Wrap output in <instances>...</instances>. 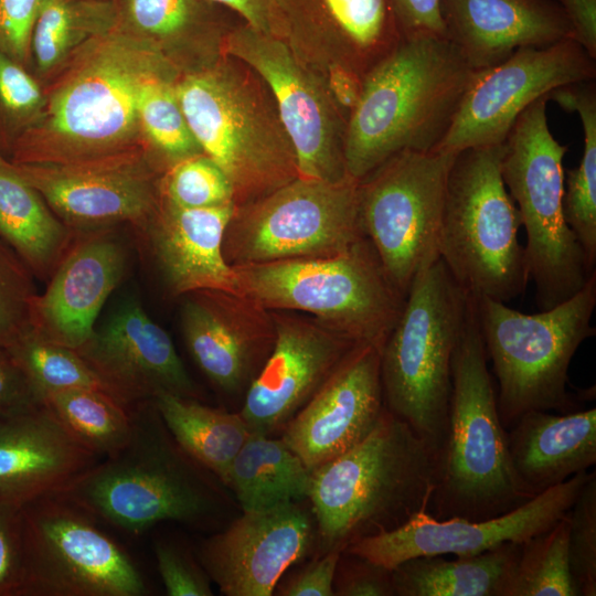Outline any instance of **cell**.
<instances>
[{"mask_svg":"<svg viewBox=\"0 0 596 596\" xmlns=\"http://www.w3.org/2000/svg\"><path fill=\"white\" fill-rule=\"evenodd\" d=\"M173 71L179 73L118 26L93 39L44 86L43 110L9 160L68 162L145 146L138 115L142 86Z\"/></svg>","mask_w":596,"mask_h":596,"instance_id":"cell-1","label":"cell"},{"mask_svg":"<svg viewBox=\"0 0 596 596\" xmlns=\"http://www.w3.org/2000/svg\"><path fill=\"white\" fill-rule=\"evenodd\" d=\"M476 70L445 36H405L362 79L347 123L349 177L363 180L403 151L439 149Z\"/></svg>","mask_w":596,"mask_h":596,"instance_id":"cell-2","label":"cell"},{"mask_svg":"<svg viewBox=\"0 0 596 596\" xmlns=\"http://www.w3.org/2000/svg\"><path fill=\"white\" fill-rule=\"evenodd\" d=\"M437 466L436 453L385 408L362 441L311 472L308 499L323 552L344 551L427 511Z\"/></svg>","mask_w":596,"mask_h":596,"instance_id":"cell-3","label":"cell"},{"mask_svg":"<svg viewBox=\"0 0 596 596\" xmlns=\"http://www.w3.org/2000/svg\"><path fill=\"white\" fill-rule=\"evenodd\" d=\"M533 497L512 466L476 298L469 295L466 322L451 360L447 437L427 512L438 520L481 521L507 513Z\"/></svg>","mask_w":596,"mask_h":596,"instance_id":"cell-4","label":"cell"},{"mask_svg":"<svg viewBox=\"0 0 596 596\" xmlns=\"http://www.w3.org/2000/svg\"><path fill=\"white\" fill-rule=\"evenodd\" d=\"M130 412L128 443L58 493L131 534L163 521L209 523L221 503L210 472L177 443L151 401Z\"/></svg>","mask_w":596,"mask_h":596,"instance_id":"cell-5","label":"cell"},{"mask_svg":"<svg viewBox=\"0 0 596 596\" xmlns=\"http://www.w3.org/2000/svg\"><path fill=\"white\" fill-rule=\"evenodd\" d=\"M175 93L203 153L226 175L235 206L299 177L275 99L246 64L223 54L209 66L180 74Z\"/></svg>","mask_w":596,"mask_h":596,"instance_id":"cell-6","label":"cell"},{"mask_svg":"<svg viewBox=\"0 0 596 596\" xmlns=\"http://www.w3.org/2000/svg\"><path fill=\"white\" fill-rule=\"evenodd\" d=\"M469 294L439 258L416 276L381 349L385 408L439 457L447 437L451 360Z\"/></svg>","mask_w":596,"mask_h":596,"instance_id":"cell-7","label":"cell"},{"mask_svg":"<svg viewBox=\"0 0 596 596\" xmlns=\"http://www.w3.org/2000/svg\"><path fill=\"white\" fill-rule=\"evenodd\" d=\"M232 267L237 291L265 308L311 316L380 349L405 301L366 237L334 256Z\"/></svg>","mask_w":596,"mask_h":596,"instance_id":"cell-8","label":"cell"},{"mask_svg":"<svg viewBox=\"0 0 596 596\" xmlns=\"http://www.w3.org/2000/svg\"><path fill=\"white\" fill-rule=\"evenodd\" d=\"M475 298L486 353L498 380L503 426L511 427L531 409L576 411L567 392L568 368L579 345L595 334L596 273L572 297L533 315L488 297Z\"/></svg>","mask_w":596,"mask_h":596,"instance_id":"cell-9","label":"cell"},{"mask_svg":"<svg viewBox=\"0 0 596 596\" xmlns=\"http://www.w3.org/2000/svg\"><path fill=\"white\" fill-rule=\"evenodd\" d=\"M502 143L455 153L445 191L439 257L475 297L509 302L530 280L519 211L500 169Z\"/></svg>","mask_w":596,"mask_h":596,"instance_id":"cell-10","label":"cell"},{"mask_svg":"<svg viewBox=\"0 0 596 596\" xmlns=\"http://www.w3.org/2000/svg\"><path fill=\"white\" fill-rule=\"evenodd\" d=\"M547 95L528 106L502 142L501 175L526 233L524 256L541 310L577 292L595 273L563 213L567 146L552 135Z\"/></svg>","mask_w":596,"mask_h":596,"instance_id":"cell-11","label":"cell"},{"mask_svg":"<svg viewBox=\"0 0 596 596\" xmlns=\"http://www.w3.org/2000/svg\"><path fill=\"white\" fill-rule=\"evenodd\" d=\"M366 237L359 181L298 177L272 193L235 206L223 236L231 266L328 257Z\"/></svg>","mask_w":596,"mask_h":596,"instance_id":"cell-12","label":"cell"},{"mask_svg":"<svg viewBox=\"0 0 596 596\" xmlns=\"http://www.w3.org/2000/svg\"><path fill=\"white\" fill-rule=\"evenodd\" d=\"M60 493L21 509L22 583L30 596H143L148 587L128 554Z\"/></svg>","mask_w":596,"mask_h":596,"instance_id":"cell-13","label":"cell"},{"mask_svg":"<svg viewBox=\"0 0 596 596\" xmlns=\"http://www.w3.org/2000/svg\"><path fill=\"white\" fill-rule=\"evenodd\" d=\"M455 153L400 152L359 182L363 232L387 276L406 294L439 259L446 180Z\"/></svg>","mask_w":596,"mask_h":596,"instance_id":"cell-14","label":"cell"},{"mask_svg":"<svg viewBox=\"0 0 596 596\" xmlns=\"http://www.w3.org/2000/svg\"><path fill=\"white\" fill-rule=\"evenodd\" d=\"M223 51L252 68L269 88L294 145L299 177L324 181L348 177V116L333 100L323 75L300 60L284 40L242 20L228 31Z\"/></svg>","mask_w":596,"mask_h":596,"instance_id":"cell-15","label":"cell"},{"mask_svg":"<svg viewBox=\"0 0 596 596\" xmlns=\"http://www.w3.org/2000/svg\"><path fill=\"white\" fill-rule=\"evenodd\" d=\"M13 164L76 233L120 224L136 231L160 201L163 170L146 146L77 161Z\"/></svg>","mask_w":596,"mask_h":596,"instance_id":"cell-16","label":"cell"},{"mask_svg":"<svg viewBox=\"0 0 596 596\" xmlns=\"http://www.w3.org/2000/svg\"><path fill=\"white\" fill-rule=\"evenodd\" d=\"M596 77V62L574 39L515 50L501 63L476 71L439 149L502 143L520 114L555 88Z\"/></svg>","mask_w":596,"mask_h":596,"instance_id":"cell-17","label":"cell"},{"mask_svg":"<svg viewBox=\"0 0 596 596\" xmlns=\"http://www.w3.org/2000/svg\"><path fill=\"white\" fill-rule=\"evenodd\" d=\"M592 472L576 473L515 509L481 521L438 520L419 511L400 528L364 538L344 551L392 570L416 556H471L505 543H522L567 513Z\"/></svg>","mask_w":596,"mask_h":596,"instance_id":"cell-18","label":"cell"},{"mask_svg":"<svg viewBox=\"0 0 596 596\" xmlns=\"http://www.w3.org/2000/svg\"><path fill=\"white\" fill-rule=\"evenodd\" d=\"M274 347L245 392L240 415L251 432L274 436L315 395L358 345L316 318L272 310Z\"/></svg>","mask_w":596,"mask_h":596,"instance_id":"cell-19","label":"cell"},{"mask_svg":"<svg viewBox=\"0 0 596 596\" xmlns=\"http://www.w3.org/2000/svg\"><path fill=\"white\" fill-rule=\"evenodd\" d=\"M76 351L128 407L160 393L199 398L172 339L136 299L120 304Z\"/></svg>","mask_w":596,"mask_h":596,"instance_id":"cell-20","label":"cell"},{"mask_svg":"<svg viewBox=\"0 0 596 596\" xmlns=\"http://www.w3.org/2000/svg\"><path fill=\"white\" fill-rule=\"evenodd\" d=\"M180 323L196 365L227 394L246 392L276 339L272 310L241 292L221 289L184 295Z\"/></svg>","mask_w":596,"mask_h":596,"instance_id":"cell-21","label":"cell"},{"mask_svg":"<svg viewBox=\"0 0 596 596\" xmlns=\"http://www.w3.org/2000/svg\"><path fill=\"white\" fill-rule=\"evenodd\" d=\"M311 515L297 502L243 511L202 542L201 566L226 596H270L312 542Z\"/></svg>","mask_w":596,"mask_h":596,"instance_id":"cell-22","label":"cell"},{"mask_svg":"<svg viewBox=\"0 0 596 596\" xmlns=\"http://www.w3.org/2000/svg\"><path fill=\"white\" fill-rule=\"evenodd\" d=\"M284 41L323 74L341 67L361 79L403 40L389 0H277Z\"/></svg>","mask_w":596,"mask_h":596,"instance_id":"cell-23","label":"cell"},{"mask_svg":"<svg viewBox=\"0 0 596 596\" xmlns=\"http://www.w3.org/2000/svg\"><path fill=\"white\" fill-rule=\"evenodd\" d=\"M384 409L381 349L361 343L289 421L280 438L312 471L362 441Z\"/></svg>","mask_w":596,"mask_h":596,"instance_id":"cell-24","label":"cell"},{"mask_svg":"<svg viewBox=\"0 0 596 596\" xmlns=\"http://www.w3.org/2000/svg\"><path fill=\"white\" fill-rule=\"evenodd\" d=\"M127 266V245L114 227L77 233L34 299L32 328L51 342L79 349Z\"/></svg>","mask_w":596,"mask_h":596,"instance_id":"cell-25","label":"cell"},{"mask_svg":"<svg viewBox=\"0 0 596 596\" xmlns=\"http://www.w3.org/2000/svg\"><path fill=\"white\" fill-rule=\"evenodd\" d=\"M234 209L233 203L182 207L160 195L157 210L136 234L171 296L203 289L238 292L234 269L222 249Z\"/></svg>","mask_w":596,"mask_h":596,"instance_id":"cell-26","label":"cell"},{"mask_svg":"<svg viewBox=\"0 0 596 596\" xmlns=\"http://www.w3.org/2000/svg\"><path fill=\"white\" fill-rule=\"evenodd\" d=\"M85 447L43 404L0 419V505L25 504L58 493L97 464Z\"/></svg>","mask_w":596,"mask_h":596,"instance_id":"cell-27","label":"cell"},{"mask_svg":"<svg viewBox=\"0 0 596 596\" xmlns=\"http://www.w3.org/2000/svg\"><path fill=\"white\" fill-rule=\"evenodd\" d=\"M446 38L476 71L494 66L515 50L574 39L555 0H441Z\"/></svg>","mask_w":596,"mask_h":596,"instance_id":"cell-28","label":"cell"},{"mask_svg":"<svg viewBox=\"0 0 596 596\" xmlns=\"http://www.w3.org/2000/svg\"><path fill=\"white\" fill-rule=\"evenodd\" d=\"M117 26L148 43L180 74L216 62L235 24L209 0H115Z\"/></svg>","mask_w":596,"mask_h":596,"instance_id":"cell-29","label":"cell"},{"mask_svg":"<svg viewBox=\"0 0 596 596\" xmlns=\"http://www.w3.org/2000/svg\"><path fill=\"white\" fill-rule=\"evenodd\" d=\"M508 433L514 471L532 494L553 488L596 462V408L553 414L531 409Z\"/></svg>","mask_w":596,"mask_h":596,"instance_id":"cell-30","label":"cell"},{"mask_svg":"<svg viewBox=\"0 0 596 596\" xmlns=\"http://www.w3.org/2000/svg\"><path fill=\"white\" fill-rule=\"evenodd\" d=\"M76 234L57 217L15 166L0 153V238L32 275L47 281Z\"/></svg>","mask_w":596,"mask_h":596,"instance_id":"cell-31","label":"cell"},{"mask_svg":"<svg viewBox=\"0 0 596 596\" xmlns=\"http://www.w3.org/2000/svg\"><path fill=\"white\" fill-rule=\"evenodd\" d=\"M520 550L505 543L490 551L447 560L408 558L392 568L395 596H504Z\"/></svg>","mask_w":596,"mask_h":596,"instance_id":"cell-32","label":"cell"},{"mask_svg":"<svg viewBox=\"0 0 596 596\" xmlns=\"http://www.w3.org/2000/svg\"><path fill=\"white\" fill-rule=\"evenodd\" d=\"M311 472L280 437L251 432L225 486L243 511L264 510L308 498Z\"/></svg>","mask_w":596,"mask_h":596,"instance_id":"cell-33","label":"cell"},{"mask_svg":"<svg viewBox=\"0 0 596 596\" xmlns=\"http://www.w3.org/2000/svg\"><path fill=\"white\" fill-rule=\"evenodd\" d=\"M116 26L115 0H43L31 33L28 68L41 83L52 79L84 45Z\"/></svg>","mask_w":596,"mask_h":596,"instance_id":"cell-34","label":"cell"},{"mask_svg":"<svg viewBox=\"0 0 596 596\" xmlns=\"http://www.w3.org/2000/svg\"><path fill=\"white\" fill-rule=\"evenodd\" d=\"M151 402L183 450L225 486L233 460L251 433L240 413L171 393H160Z\"/></svg>","mask_w":596,"mask_h":596,"instance_id":"cell-35","label":"cell"},{"mask_svg":"<svg viewBox=\"0 0 596 596\" xmlns=\"http://www.w3.org/2000/svg\"><path fill=\"white\" fill-rule=\"evenodd\" d=\"M567 111H576L584 132L579 164L564 177L563 213L574 232L589 269L596 263V85L583 81L555 88L549 94Z\"/></svg>","mask_w":596,"mask_h":596,"instance_id":"cell-36","label":"cell"},{"mask_svg":"<svg viewBox=\"0 0 596 596\" xmlns=\"http://www.w3.org/2000/svg\"><path fill=\"white\" fill-rule=\"evenodd\" d=\"M44 404L98 457L115 454L131 436L130 407L104 391L77 389L55 392L45 396Z\"/></svg>","mask_w":596,"mask_h":596,"instance_id":"cell-37","label":"cell"},{"mask_svg":"<svg viewBox=\"0 0 596 596\" xmlns=\"http://www.w3.org/2000/svg\"><path fill=\"white\" fill-rule=\"evenodd\" d=\"M180 73L167 72L142 86L138 115L143 143L162 170L203 153L185 120L175 93Z\"/></svg>","mask_w":596,"mask_h":596,"instance_id":"cell-38","label":"cell"},{"mask_svg":"<svg viewBox=\"0 0 596 596\" xmlns=\"http://www.w3.org/2000/svg\"><path fill=\"white\" fill-rule=\"evenodd\" d=\"M568 530L566 513L550 529L520 543L504 596H576L568 568Z\"/></svg>","mask_w":596,"mask_h":596,"instance_id":"cell-39","label":"cell"},{"mask_svg":"<svg viewBox=\"0 0 596 596\" xmlns=\"http://www.w3.org/2000/svg\"><path fill=\"white\" fill-rule=\"evenodd\" d=\"M6 349L43 402L51 393L77 389L110 394L76 350L44 339L33 328Z\"/></svg>","mask_w":596,"mask_h":596,"instance_id":"cell-40","label":"cell"},{"mask_svg":"<svg viewBox=\"0 0 596 596\" xmlns=\"http://www.w3.org/2000/svg\"><path fill=\"white\" fill-rule=\"evenodd\" d=\"M44 104V85L0 49V153L6 158L39 118Z\"/></svg>","mask_w":596,"mask_h":596,"instance_id":"cell-41","label":"cell"},{"mask_svg":"<svg viewBox=\"0 0 596 596\" xmlns=\"http://www.w3.org/2000/svg\"><path fill=\"white\" fill-rule=\"evenodd\" d=\"M160 195L189 209L234 204L226 175L204 153L185 158L164 170L160 178Z\"/></svg>","mask_w":596,"mask_h":596,"instance_id":"cell-42","label":"cell"},{"mask_svg":"<svg viewBox=\"0 0 596 596\" xmlns=\"http://www.w3.org/2000/svg\"><path fill=\"white\" fill-rule=\"evenodd\" d=\"M568 568L576 596L596 595V473L584 483L567 512Z\"/></svg>","mask_w":596,"mask_h":596,"instance_id":"cell-43","label":"cell"},{"mask_svg":"<svg viewBox=\"0 0 596 596\" xmlns=\"http://www.w3.org/2000/svg\"><path fill=\"white\" fill-rule=\"evenodd\" d=\"M33 275L21 258L0 238V347H11L32 328L38 295Z\"/></svg>","mask_w":596,"mask_h":596,"instance_id":"cell-44","label":"cell"},{"mask_svg":"<svg viewBox=\"0 0 596 596\" xmlns=\"http://www.w3.org/2000/svg\"><path fill=\"white\" fill-rule=\"evenodd\" d=\"M157 566L169 596L213 595L209 576L187 552L173 543L155 545Z\"/></svg>","mask_w":596,"mask_h":596,"instance_id":"cell-45","label":"cell"},{"mask_svg":"<svg viewBox=\"0 0 596 596\" xmlns=\"http://www.w3.org/2000/svg\"><path fill=\"white\" fill-rule=\"evenodd\" d=\"M333 593L334 596H395L392 570L342 551Z\"/></svg>","mask_w":596,"mask_h":596,"instance_id":"cell-46","label":"cell"},{"mask_svg":"<svg viewBox=\"0 0 596 596\" xmlns=\"http://www.w3.org/2000/svg\"><path fill=\"white\" fill-rule=\"evenodd\" d=\"M43 0H0V49L28 68L30 39Z\"/></svg>","mask_w":596,"mask_h":596,"instance_id":"cell-47","label":"cell"},{"mask_svg":"<svg viewBox=\"0 0 596 596\" xmlns=\"http://www.w3.org/2000/svg\"><path fill=\"white\" fill-rule=\"evenodd\" d=\"M21 509L0 505V596L20 595Z\"/></svg>","mask_w":596,"mask_h":596,"instance_id":"cell-48","label":"cell"},{"mask_svg":"<svg viewBox=\"0 0 596 596\" xmlns=\"http://www.w3.org/2000/svg\"><path fill=\"white\" fill-rule=\"evenodd\" d=\"M342 551L332 550L300 567L275 592L281 596H334L333 581Z\"/></svg>","mask_w":596,"mask_h":596,"instance_id":"cell-49","label":"cell"},{"mask_svg":"<svg viewBox=\"0 0 596 596\" xmlns=\"http://www.w3.org/2000/svg\"><path fill=\"white\" fill-rule=\"evenodd\" d=\"M44 402L7 349L0 347V419L26 413Z\"/></svg>","mask_w":596,"mask_h":596,"instance_id":"cell-50","label":"cell"},{"mask_svg":"<svg viewBox=\"0 0 596 596\" xmlns=\"http://www.w3.org/2000/svg\"><path fill=\"white\" fill-rule=\"evenodd\" d=\"M403 36H445L441 0H389Z\"/></svg>","mask_w":596,"mask_h":596,"instance_id":"cell-51","label":"cell"},{"mask_svg":"<svg viewBox=\"0 0 596 596\" xmlns=\"http://www.w3.org/2000/svg\"><path fill=\"white\" fill-rule=\"evenodd\" d=\"M252 28L284 40L277 0H209Z\"/></svg>","mask_w":596,"mask_h":596,"instance_id":"cell-52","label":"cell"},{"mask_svg":"<svg viewBox=\"0 0 596 596\" xmlns=\"http://www.w3.org/2000/svg\"><path fill=\"white\" fill-rule=\"evenodd\" d=\"M565 11L577 41L596 60V0H555Z\"/></svg>","mask_w":596,"mask_h":596,"instance_id":"cell-53","label":"cell"},{"mask_svg":"<svg viewBox=\"0 0 596 596\" xmlns=\"http://www.w3.org/2000/svg\"><path fill=\"white\" fill-rule=\"evenodd\" d=\"M322 75L333 100L349 117L359 98L362 79L341 67H330Z\"/></svg>","mask_w":596,"mask_h":596,"instance_id":"cell-54","label":"cell"}]
</instances>
